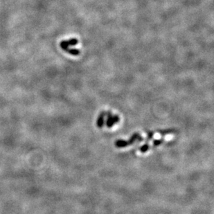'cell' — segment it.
I'll return each mask as SVG.
<instances>
[{
    "label": "cell",
    "instance_id": "52a82bcc",
    "mask_svg": "<svg viewBox=\"0 0 214 214\" xmlns=\"http://www.w3.org/2000/svg\"><path fill=\"white\" fill-rule=\"evenodd\" d=\"M112 119H113V122H114V124L119 122V117H118L117 115H116V116H114V117H112Z\"/></svg>",
    "mask_w": 214,
    "mask_h": 214
},
{
    "label": "cell",
    "instance_id": "ba28073f",
    "mask_svg": "<svg viewBox=\"0 0 214 214\" xmlns=\"http://www.w3.org/2000/svg\"><path fill=\"white\" fill-rule=\"evenodd\" d=\"M153 136V132H148V140H150V139H152V137Z\"/></svg>",
    "mask_w": 214,
    "mask_h": 214
},
{
    "label": "cell",
    "instance_id": "277c9868",
    "mask_svg": "<svg viewBox=\"0 0 214 214\" xmlns=\"http://www.w3.org/2000/svg\"><path fill=\"white\" fill-rule=\"evenodd\" d=\"M128 144L127 141H123V140H118L116 142V146L118 148H122V147H126L128 146Z\"/></svg>",
    "mask_w": 214,
    "mask_h": 214
},
{
    "label": "cell",
    "instance_id": "6da1fadb",
    "mask_svg": "<svg viewBox=\"0 0 214 214\" xmlns=\"http://www.w3.org/2000/svg\"><path fill=\"white\" fill-rule=\"evenodd\" d=\"M78 40L76 38H71L67 40H63L60 42V46L63 51L67 52L71 55H78L80 54V51L77 49L71 48V46H76L78 45Z\"/></svg>",
    "mask_w": 214,
    "mask_h": 214
},
{
    "label": "cell",
    "instance_id": "5b68a950",
    "mask_svg": "<svg viewBox=\"0 0 214 214\" xmlns=\"http://www.w3.org/2000/svg\"><path fill=\"white\" fill-rule=\"evenodd\" d=\"M148 148H149V145L146 144L143 145V146L140 148V150L141 152H142V153H145V152L148 150Z\"/></svg>",
    "mask_w": 214,
    "mask_h": 214
},
{
    "label": "cell",
    "instance_id": "8992f818",
    "mask_svg": "<svg viewBox=\"0 0 214 214\" xmlns=\"http://www.w3.org/2000/svg\"><path fill=\"white\" fill-rule=\"evenodd\" d=\"M162 142H163L162 139H161V140H155L154 143H153V145H155V146H156V145H159V144H162Z\"/></svg>",
    "mask_w": 214,
    "mask_h": 214
},
{
    "label": "cell",
    "instance_id": "7a4b0ae2",
    "mask_svg": "<svg viewBox=\"0 0 214 214\" xmlns=\"http://www.w3.org/2000/svg\"><path fill=\"white\" fill-rule=\"evenodd\" d=\"M105 115V112H101V114H100V116H99L98 121H97V126L98 128H102L103 125V123H104V117Z\"/></svg>",
    "mask_w": 214,
    "mask_h": 214
},
{
    "label": "cell",
    "instance_id": "3957f363",
    "mask_svg": "<svg viewBox=\"0 0 214 214\" xmlns=\"http://www.w3.org/2000/svg\"><path fill=\"white\" fill-rule=\"evenodd\" d=\"M107 128H112V127L114 125V122H113V119H112V114L111 112H107Z\"/></svg>",
    "mask_w": 214,
    "mask_h": 214
}]
</instances>
